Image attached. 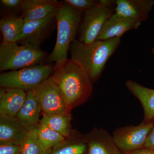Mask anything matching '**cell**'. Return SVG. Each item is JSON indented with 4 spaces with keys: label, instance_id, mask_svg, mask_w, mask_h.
Wrapping results in <instances>:
<instances>
[{
    "label": "cell",
    "instance_id": "cell-3",
    "mask_svg": "<svg viewBox=\"0 0 154 154\" xmlns=\"http://www.w3.org/2000/svg\"><path fill=\"white\" fill-rule=\"evenodd\" d=\"M64 4L60 5L56 13L57 37L55 46L48 57L50 62L67 59L70 46L75 39L81 24L82 14Z\"/></svg>",
    "mask_w": 154,
    "mask_h": 154
},
{
    "label": "cell",
    "instance_id": "cell-15",
    "mask_svg": "<svg viewBox=\"0 0 154 154\" xmlns=\"http://www.w3.org/2000/svg\"><path fill=\"white\" fill-rule=\"evenodd\" d=\"M26 92L14 88H4L0 91V115L16 117L25 101Z\"/></svg>",
    "mask_w": 154,
    "mask_h": 154
},
{
    "label": "cell",
    "instance_id": "cell-23",
    "mask_svg": "<svg viewBox=\"0 0 154 154\" xmlns=\"http://www.w3.org/2000/svg\"><path fill=\"white\" fill-rule=\"evenodd\" d=\"M66 5L78 12L82 13L85 12L98 4L99 1L93 0H65Z\"/></svg>",
    "mask_w": 154,
    "mask_h": 154
},
{
    "label": "cell",
    "instance_id": "cell-27",
    "mask_svg": "<svg viewBox=\"0 0 154 154\" xmlns=\"http://www.w3.org/2000/svg\"><path fill=\"white\" fill-rule=\"evenodd\" d=\"M127 154H154V150L143 148Z\"/></svg>",
    "mask_w": 154,
    "mask_h": 154
},
{
    "label": "cell",
    "instance_id": "cell-16",
    "mask_svg": "<svg viewBox=\"0 0 154 154\" xmlns=\"http://www.w3.org/2000/svg\"><path fill=\"white\" fill-rule=\"evenodd\" d=\"M41 108L32 91L26 92V99L16 118L28 131L37 128Z\"/></svg>",
    "mask_w": 154,
    "mask_h": 154
},
{
    "label": "cell",
    "instance_id": "cell-12",
    "mask_svg": "<svg viewBox=\"0 0 154 154\" xmlns=\"http://www.w3.org/2000/svg\"><path fill=\"white\" fill-rule=\"evenodd\" d=\"M116 4V13L141 23L148 19L154 5V1L117 0Z\"/></svg>",
    "mask_w": 154,
    "mask_h": 154
},
{
    "label": "cell",
    "instance_id": "cell-10",
    "mask_svg": "<svg viewBox=\"0 0 154 154\" xmlns=\"http://www.w3.org/2000/svg\"><path fill=\"white\" fill-rule=\"evenodd\" d=\"M141 23L115 13L105 22L96 40H106L121 37L125 32L136 30Z\"/></svg>",
    "mask_w": 154,
    "mask_h": 154
},
{
    "label": "cell",
    "instance_id": "cell-1",
    "mask_svg": "<svg viewBox=\"0 0 154 154\" xmlns=\"http://www.w3.org/2000/svg\"><path fill=\"white\" fill-rule=\"evenodd\" d=\"M52 76L60 89L68 110L82 105L92 94V82L88 72L72 59L56 63Z\"/></svg>",
    "mask_w": 154,
    "mask_h": 154
},
{
    "label": "cell",
    "instance_id": "cell-4",
    "mask_svg": "<svg viewBox=\"0 0 154 154\" xmlns=\"http://www.w3.org/2000/svg\"><path fill=\"white\" fill-rule=\"evenodd\" d=\"M47 53L30 44L2 43L0 46V70H17L42 64Z\"/></svg>",
    "mask_w": 154,
    "mask_h": 154
},
{
    "label": "cell",
    "instance_id": "cell-26",
    "mask_svg": "<svg viewBox=\"0 0 154 154\" xmlns=\"http://www.w3.org/2000/svg\"><path fill=\"white\" fill-rule=\"evenodd\" d=\"M1 2L4 6L9 8H21L23 0H1Z\"/></svg>",
    "mask_w": 154,
    "mask_h": 154
},
{
    "label": "cell",
    "instance_id": "cell-9",
    "mask_svg": "<svg viewBox=\"0 0 154 154\" xmlns=\"http://www.w3.org/2000/svg\"><path fill=\"white\" fill-rule=\"evenodd\" d=\"M56 12L40 20L25 22L22 35L17 43L30 44L39 48L50 33L54 23L56 21Z\"/></svg>",
    "mask_w": 154,
    "mask_h": 154
},
{
    "label": "cell",
    "instance_id": "cell-18",
    "mask_svg": "<svg viewBox=\"0 0 154 154\" xmlns=\"http://www.w3.org/2000/svg\"><path fill=\"white\" fill-rule=\"evenodd\" d=\"M25 22L22 17L8 16L0 21L2 43H17L22 35Z\"/></svg>",
    "mask_w": 154,
    "mask_h": 154
},
{
    "label": "cell",
    "instance_id": "cell-25",
    "mask_svg": "<svg viewBox=\"0 0 154 154\" xmlns=\"http://www.w3.org/2000/svg\"><path fill=\"white\" fill-rule=\"evenodd\" d=\"M144 148L154 150V122L153 126L147 137Z\"/></svg>",
    "mask_w": 154,
    "mask_h": 154
},
{
    "label": "cell",
    "instance_id": "cell-19",
    "mask_svg": "<svg viewBox=\"0 0 154 154\" xmlns=\"http://www.w3.org/2000/svg\"><path fill=\"white\" fill-rule=\"evenodd\" d=\"M39 142L46 150L63 143L66 138L47 125L40 123L36 128Z\"/></svg>",
    "mask_w": 154,
    "mask_h": 154
},
{
    "label": "cell",
    "instance_id": "cell-2",
    "mask_svg": "<svg viewBox=\"0 0 154 154\" xmlns=\"http://www.w3.org/2000/svg\"><path fill=\"white\" fill-rule=\"evenodd\" d=\"M121 42V37L96 40L86 44L75 39L70 46L71 59L85 69L92 82L101 75L105 65Z\"/></svg>",
    "mask_w": 154,
    "mask_h": 154
},
{
    "label": "cell",
    "instance_id": "cell-28",
    "mask_svg": "<svg viewBox=\"0 0 154 154\" xmlns=\"http://www.w3.org/2000/svg\"><path fill=\"white\" fill-rule=\"evenodd\" d=\"M152 52L154 54V47L152 48Z\"/></svg>",
    "mask_w": 154,
    "mask_h": 154
},
{
    "label": "cell",
    "instance_id": "cell-8",
    "mask_svg": "<svg viewBox=\"0 0 154 154\" xmlns=\"http://www.w3.org/2000/svg\"><path fill=\"white\" fill-rule=\"evenodd\" d=\"M154 122H143L137 126L119 128L113 132V140L122 152L128 154L144 146L147 137Z\"/></svg>",
    "mask_w": 154,
    "mask_h": 154
},
{
    "label": "cell",
    "instance_id": "cell-20",
    "mask_svg": "<svg viewBox=\"0 0 154 154\" xmlns=\"http://www.w3.org/2000/svg\"><path fill=\"white\" fill-rule=\"evenodd\" d=\"M40 123L47 125L65 138L70 137V117L69 115H47L43 114Z\"/></svg>",
    "mask_w": 154,
    "mask_h": 154
},
{
    "label": "cell",
    "instance_id": "cell-17",
    "mask_svg": "<svg viewBox=\"0 0 154 154\" xmlns=\"http://www.w3.org/2000/svg\"><path fill=\"white\" fill-rule=\"evenodd\" d=\"M125 86L142 105L145 122H150L154 118V89L146 88L132 80L127 81Z\"/></svg>",
    "mask_w": 154,
    "mask_h": 154
},
{
    "label": "cell",
    "instance_id": "cell-21",
    "mask_svg": "<svg viewBox=\"0 0 154 154\" xmlns=\"http://www.w3.org/2000/svg\"><path fill=\"white\" fill-rule=\"evenodd\" d=\"M50 150L45 149L38 140L37 129L29 131L28 136L20 145L19 154H49Z\"/></svg>",
    "mask_w": 154,
    "mask_h": 154
},
{
    "label": "cell",
    "instance_id": "cell-11",
    "mask_svg": "<svg viewBox=\"0 0 154 154\" xmlns=\"http://www.w3.org/2000/svg\"><path fill=\"white\" fill-rule=\"evenodd\" d=\"M60 5L56 0H23L21 17L25 22L44 19L55 13Z\"/></svg>",
    "mask_w": 154,
    "mask_h": 154
},
{
    "label": "cell",
    "instance_id": "cell-24",
    "mask_svg": "<svg viewBox=\"0 0 154 154\" xmlns=\"http://www.w3.org/2000/svg\"><path fill=\"white\" fill-rule=\"evenodd\" d=\"M20 146L0 141V154H19Z\"/></svg>",
    "mask_w": 154,
    "mask_h": 154
},
{
    "label": "cell",
    "instance_id": "cell-7",
    "mask_svg": "<svg viewBox=\"0 0 154 154\" xmlns=\"http://www.w3.org/2000/svg\"><path fill=\"white\" fill-rule=\"evenodd\" d=\"M32 91L43 114L68 115L63 96L52 75Z\"/></svg>",
    "mask_w": 154,
    "mask_h": 154
},
{
    "label": "cell",
    "instance_id": "cell-13",
    "mask_svg": "<svg viewBox=\"0 0 154 154\" xmlns=\"http://www.w3.org/2000/svg\"><path fill=\"white\" fill-rule=\"evenodd\" d=\"M85 140L89 154H124L116 144L112 136L105 130H94Z\"/></svg>",
    "mask_w": 154,
    "mask_h": 154
},
{
    "label": "cell",
    "instance_id": "cell-6",
    "mask_svg": "<svg viewBox=\"0 0 154 154\" xmlns=\"http://www.w3.org/2000/svg\"><path fill=\"white\" fill-rule=\"evenodd\" d=\"M115 3L111 0H100L85 12L78 31L79 41L86 44L96 41L105 22L113 15Z\"/></svg>",
    "mask_w": 154,
    "mask_h": 154
},
{
    "label": "cell",
    "instance_id": "cell-22",
    "mask_svg": "<svg viewBox=\"0 0 154 154\" xmlns=\"http://www.w3.org/2000/svg\"><path fill=\"white\" fill-rule=\"evenodd\" d=\"M88 150V144L82 141H77L63 146L49 154H85Z\"/></svg>",
    "mask_w": 154,
    "mask_h": 154
},
{
    "label": "cell",
    "instance_id": "cell-14",
    "mask_svg": "<svg viewBox=\"0 0 154 154\" xmlns=\"http://www.w3.org/2000/svg\"><path fill=\"white\" fill-rule=\"evenodd\" d=\"M28 133L16 117L0 115V141L20 146Z\"/></svg>",
    "mask_w": 154,
    "mask_h": 154
},
{
    "label": "cell",
    "instance_id": "cell-5",
    "mask_svg": "<svg viewBox=\"0 0 154 154\" xmlns=\"http://www.w3.org/2000/svg\"><path fill=\"white\" fill-rule=\"evenodd\" d=\"M54 66L39 64L4 73L0 75V85L4 88L32 91L53 74Z\"/></svg>",
    "mask_w": 154,
    "mask_h": 154
}]
</instances>
